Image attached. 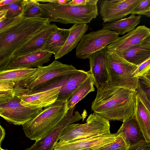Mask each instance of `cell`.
Returning <instances> with one entry per match:
<instances>
[{"instance_id": "1", "label": "cell", "mask_w": 150, "mask_h": 150, "mask_svg": "<svg viewBox=\"0 0 150 150\" xmlns=\"http://www.w3.org/2000/svg\"><path fill=\"white\" fill-rule=\"evenodd\" d=\"M136 92L105 83L97 88L91 109L109 121L123 122L134 114Z\"/></svg>"}, {"instance_id": "2", "label": "cell", "mask_w": 150, "mask_h": 150, "mask_svg": "<svg viewBox=\"0 0 150 150\" xmlns=\"http://www.w3.org/2000/svg\"><path fill=\"white\" fill-rule=\"evenodd\" d=\"M50 21L47 18H25L0 31V71L7 69L15 52Z\"/></svg>"}, {"instance_id": "3", "label": "cell", "mask_w": 150, "mask_h": 150, "mask_svg": "<svg viewBox=\"0 0 150 150\" xmlns=\"http://www.w3.org/2000/svg\"><path fill=\"white\" fill-rule=\"evenodd\" d=\"M98 1L88 0L86 4L80 6L49 3H39V5L43 13L42 18L48 19L50 22L87 24L98 15Z\"/></svg>"}, {"instance_id": "4", "label": "cell", "mask_w": 150, "mask_h": 150, "mask_svg": "<svg viewBox=\"0 0 150 150\" xmlns=\"http://www.w3.org/2000/svg\"><path fill=\"white\" fill-rule=\"evenodd\" d=\"M68 110L67 100H56L44 108L22 125L26 137L36 141L45 136L64 118Z\"/></svg>"}, {"instance_id": "5", "label": "cell", "mask_w": 150, "mask_h": 150, "mask_svg": "<svg viewBox=\"0 0 150 150\" xmlns=\"http://www.w3.org/2000/svg\"><path fill=\"white\" fill-rule=\"evenodd\" d=\"M105 58L110 81L112 86L136 91L138 78H134L133 72L138 66L127 61L122 53L107 50Z\"/></svg>"}, {"instance_id": "6", "label": "cell", "mask_w": 150, "mask_h": 150, "mask_svg": "<svg viewBox=\"0 0 150 150\" xmlns=\"http://www.w3.org/2000/svg\"><path fill=\"white\" fill-rule=\"evenodd\" d=\"M84 124L72 123L66 126L58 142H64L96 137L110 133L109 121L95 112L88 116Z\"/></svg>"}, {"instance_id": "7", "label": "cell", "mask_w": 150, "mask_h": 150, "mask_svg": "<svg viewBox=\"0 0 150 150\" xmlns=\"http://www.w3.org/2000/svg\"><path fill=\"white\" fill-rule=\"evenodd\" d=\"M119 37L115 32L102 28L84 34L77 44L76 55L79 59H88L94 53L105 48Z\"/></svg>"}, {"instance_id": "8", "label": "cell", "mask_w": 150, "mask_h": 150, "mask_svg": "<svg viewBox=\"0 0 150 150\" xmlns=\"http://www.w3.org/2000/svg\"><path fill=\"white\" fill-rule=\"evenodd\" d=\"M37 68V70L28 79L15 87L32 90L57 77L73 74L79 71L71 64H64L56 60L48 66H40Z\"/></svg>"}, {"instance_id": "9", "label": "cell", "mask_w": 150, "mask_h": 150, "mask_svg": "<svg viewBox=\"0 0 150 150\" xmlns=\"http://www.w3.org/2000/svg\"><path fill=\"white\" fill-rule=\"evenodd\" d=\"M42 109H31L24 106L19 96L15 94L13 98L0 104V116L11 124L23 125Z\"/></svg>"}, {"instance_id": "10", "label": "cell", "mask_w": 150, "mask_h": 150, "mask_svg": "<svg viewBox=\"0 0 150 150\" xmlns=\"http://www.w3.org/2000/svg\"><path fill=\"white\" fill-rule=\"evenodd\" d=\"M74 107L69 109L64 118L53 129L47 134L35 141L30 147L25 150H53L54 144L58 141L64 128L70 124L77 122L83 118L78 111L73 114Z\"/></svg>"}, {"instance_id": "11", "label": "cell", "mask_w": 150, "mask_h": 150, "mask_svg": "<svg viewBox=\"0 0 150 150\" xmlns=\"http://www.w3.org/2000/svg\"><path fill=\"white\" fill-rule=\"evenodd\" d=\"M142 0H105L100 5L103 23L123 18Z\"/></svg>"}, {"instance_id": "12", "label": "cell", "mask_w": 150, "mask_h": 150, "mask_svg": "<svg viewBox=\"0 0 150 150\" xmlns=\"http://www.w3.org/2000/svg\"><path fill=\"white\" fill-rule=\"evenodd\" d=\"M111 133L101 135L75 141L57 142L53 150H98L114 141L118 135Z\"/></svg>"}, {"instance_id": "13", "label": "cell", "mask_w": 150, "mask_h": 150, "mask_svg": "<svg viewBox=\"0 0 150 150\" xmlns=\"http://www.w3.org/2000/svg\"><path fill=\"white\" fill-rule=\"evenodd\" d=\"M62 86L34 93L28 91L18 95L21 104L31 109L42 108L48 106L57 100Z\"/></svg>"}, {"instance_id": "14", "label": "cell", "mask_w": 150, "mask_h": 150, "mask_svg": "<svg viewBox=\"0 0 150 150\" xmlns=\"http://www.w3.org/2000/svg\"><path fill=\"white\" fill-rule=\"evenodd\" d=\"M150 37V29L145 25H139L130 32L107 46L108 50L122 52L128 49L137 45Z\"/></svg>"}, {"instance_id": "15", "label": "cell", "mask_w": 150, "mask_h": 150, "mask_svg": "<svg viewBox=\"0 0 150 150\" xmlns=\"http://www.w3.org/2000/svg\"><path fill=\"white\" fill-rule=\"evenodd\" d=\"M107 49L105 47L92 54L88 59L89 71L97 88L103 84L109 82V76L105 58Z\"/></svg>"}, {"instance_id": "16", "label": "cell", "mask_w": 150, "mask_h": 150, "mask_svg": "<svg viewBox=\"0 0 150 150\" xmlns=\"http://www.w3.org/2000/svg\"><path fill=\"white\" fill-rule=\"evenodd\" d=\"M52 54L42 50L13 58L7 69L38 67L49 62Z\"/></svg>"}, {"instance_id": "17", "label": "cell", "mask_w": 150, "mask_h": 150, "mask_svg": "<svg viewBox=\"0 0 150 150\" xmlns=\"http://www.w3.org/2000/svg\"><path fill=\"white\" fill-rule=\"evenodd\" d=\"M58 28L55 24H50L45 27L17 50L13 58L42 50L50 35Z\"/></svg>"}, {"instance_id": "18", "label": "cell", "mask_w": 150, "mask_h": 150, "mask_svg": "<svg viewBox=\"0 0 150 150\" xmlns=\"http://www.w3.org/2000/svg\"><path fill=\"white\" fill-rule=\"evenodd\" d=\"M121 53L128 62L139 65L150 58V37Z\"/></svg>"}, {"instance_id": "19", "label": "cell", "mask_w": 150, "mask_h": 150, "mask_svg": "<svg viewBox=\"0 0 150 150\" xmlns=\"http://www.w3.org/2000/svg\"><path fill=\"white\" fill-rule=\"evenodd\" d=\"M88 29L87 24H74L69 29L70 32L64 45L54 57L55 59L60 58L77 47L82 37Z\"/></svg>"}, {"instance_id": "20", "label": "cell", "mask_w": 150, "mask_h": 150, "mask_svg": "<svg viewBox=\"0 0 150 150\" xmlns=\"http://www.w3.org/2000/svg\"><path fill=\"white\" fill-rule=\"evenodd\" d=\"M134 114L145 141L150 142V111L143 103L137 91Z\"/></svg>"}, {"instance_id": "21", "label": "cell", "mask_w": 150, "mask_h": 150, "mask_svg": "<svg viewBox=\"0 0 150 150\" xmlns=\"http://www.w3.org/2000/svg\"><path fill=\"white\" fill-rule=\"evenodd\" d=\"M91 75L89 71L79 70L73 74L62 86L57 100H68L79 86Z\"/></svg>"}, {"instance_id": "22", "label": "cell", "mask_w": 150, "mask_h": 150, "mask_svg": "<svg viewBox=\"0 0 150 150\" xmlns=\"http://www.w3.org/2000/svg\"><path fill=\"white\" fill-rule=\"evenodd\" d=\"M117 133H121L130 145L142 140H145L134 114L123 122Z\"/></svg>"}, {"instance_id": "23", "label": "cell", "mask_w": 150, "mask_h": 150, "mask_svg": "<svg viewBox=\"0 0 150 150\" xmlns=\"http://www.w3.org/2000/svg\"><path fill=\"white\" fill-rule=\"evenodd\" d=\"M141 16L131 14L129 17L103 24V28L116 32L119 35H123L134 29L141 21Z\"/></svg>"}, {"instance_id": "24", "label": "cell", "mask_w": 150, "mask_h": 150, "mask_svg": "<svg viewBox=\"0 0 150 150\" xmlns=\"http://www.w3.org/2000/svg\"><path fill=\"white\" fill-rule=\"evenodd\" d=\"M69 32V29L58 27L50 35L42 50L55 55L64 45Z\"/></svg>"}, {"instance_id": "25", "label": "cell", "mask_w": 150, "mask_h": 150, "mask_svg": "<svg viewBox=\"0 0 150 150\" xmlns=\"http://www.w3.org/2000/svg\"><path fill=\"white\" fill-rule=\"evenodd\" d=\"M37 70V68L7 69L0 71V82L14 83L15 86L21 85Z\"/></svg>"}, {"instance_id": "26", "label": "cell", "mask_w": 150, "mask_h": 150, "mask_svg": "<svg viewBox=\"0 0 150 150\" xmlns=\"http://www.w3.org/2000/svg\"><path fill=\"white\" fill-rule=\"evenodd\" d=\"M94 85L93 80L91 75L79 86L67 100L68 110L74 107L75 105L88 93L95 91Z\"/></svg>"}, {"instance_id": "27", "label": "cell", "mask_w": 150, "mask_h": 150, "mask_svg": "<svg viewBox=\"0 0 150 150\" xmlns=\"http://www.w3.org/2000/svg\"><path fill=\"white\" fill-rule=\"evenodd\" d=\"M40 2L35 0H23L21 16L25 18H42L43 13L40 7Z\"/></svg>"}, {"instance_id": "28", "label": "cell", "mask_w": 150, "mask_h": 150, "mask_svg": "<svg viewBox=\"0 0 150 150\" xmlns=\"http://www.w3.org/2000/svg\"><path fill=\"white\" fill-rule=\"evenodd\" d=\"M118 134L114 141L98 150H127L130 146L129 143L121 133Z\"/></svg>"}, {"instance_id": "29", "label": "cell", "mask_w": 150, "mask_h": 150, "mask_svg": "<svg viewBox=\"0 0 150 150\" xmlns=\"http://www.w3.org/2000/svg\"><path fill=\"white\" fill-rule=\"evenodd\" d=\"M73 74L57 77L39 86L33 90H29L28 92L30 93L36 92L54 87L62 86L71 77Z\"/></svg>"}, {"instance_id": "30", "label": "cell", "mask_w": 150, "mask_h": 150, "mask_svg": "<svg viewBox=\"0 0 150 150\" xmlns=\"http://www.w3.org/2000/svg\"><path fill=\"white\" fill-rule=\"evenodd\" d=\"M23 0L0 7V11L7 10L6 18L10 19L20 15L22 12Z\"/></svg>"}, {"instance_id": "31", "label": "cell", "mask_w": 150, "mask_h": 150, "mask_svg": "<svg viewBox=\"0 0 150 150\" xmlns=\"http://www.w3.org/2000/svg\"><path fill=\"white\" fill-rule=\"evenodd\" d=\"M130 14L150 16V0H142L131 11Z\"/></svg>"}, {"instance_id": "32", "label": "cell", "mask_w": 150, "mask_h": 150, "mask_svg": "<svg viewBox=\"0 0 150 150\" xmlns=\"http://www.w3.org/2000/svg\"><path fill=\"white\" fill-rule=\"evenodd\" d=\"M150 74V58L138 66L133 72L134 78H138L144 75Z\"/></svg>"}, {"instance_id": "33", "label": "cell", "mask_w": 150, "mask_h": 150, "mask_svg": "<svg viewBox=\"0 0 150 150\" xmlns=\"http://www.w3.org/2000/svg\"><path fill=\"white\" fill-rule=\"evenodd\" d=\"M138 85L150 98V74L139 78Z\"/></svg>"}, {"instance_id": "34", "label": "cell", "mask_w": 150, "mask_h": 150, "mask_svg": "<svg viewBox=\"0 0 150 150\" xmlns=\"http://www.w3.org/2000/svg\"><path fill=\"white\" fill-rule=\"evenodd\" d=\"M127 150H150V142L141 141L130 145Z\"/></svg>"}, {"instance_id": "35", "label": "cell", "mask_w": 150, "mask_h": 150, "mask_svg": "<svg viewBox=\"0 0 150 150\" xmlns=\"http://www.w3.org/2000/svg\"><path fill=\"white\" fill-rule=\"evenodd\" d=\"M21 17V14L18 16L10 19H6V17L0 18V31L16 22Z\"/></svg>"}, {"instance_id": "36", "label": "cell", "mask_w": 150, "mask_h": 150, "mask_svg": "<svg viewBox=\"0 0 150 150\" xmlns=\"http://www.w3.org/2000/svg\"><path fill=\"white\" fill-rule=\"evenodd\" d=\"M15 95L14 90L0 91V104L5 102L13 98Z\"/></svg>"}, {"instance_id": "37", "label": "cell", "mask_w": 150, "mask_h": 150, "mask_svg": "<svg viewBox=\"0 0 150 150\" xmlns=\"http://www.w3.org/2000/svg\"><path fill=\"white\" fill-rule=\"evenodd\" d=\"M15 84L13 82H0V91H8L14 90Z\"/></svg>"}, {"instance_id": "38", "label": "cell", "mask_w": 150, "mask_h": 150, "mask_svg": "<svg viewBox=\"0 0 150 150\" xmlns=\"http://www.w3.org/2000/svg\"><path fill=\"white\" fill-rule=\"evenodd\" d=\"M38 1L56 4H63L68 3L70 0H38Z\"/></svg>"}, {"instance_id": "39", "label": "cell", "mask_w": 150, "mask_h": 150, "mask_svg": "<svg viewBox=\"0 0 150 150\" xmlns=\"http://www.w3.org/2000/svg\"><path fill=\"white\" fill-rule=\"evenodd\" d=\"M88 0H71L68 4L73 6H80L85 5Z\"/></svg>"}, {"instance_id": "40", "label": "cell", "mask_w": 150, "mask_h": 150, "mask_svg": "<svg viewBox=\"0 0 150 150\" xmlns=\"http://www.w3.org/2000/svg\"><path fill=\"white\" fill-rule=\"evenodd\" d=\"M19 0H0V7L10 4L17 2Z\"/></svg>"}, {"instance_id": "41", "label": "cell", "mask_w": 150, "mask_h": 150, "mask_svg": "<svg viewBox=\"0 0 150 150\" xmlns=\"http://www.w3.org/2000/svg\"><path fill=\"white\" fill-rule=\"evenodd\" d=\"M5 135V130L3 127L0 124V145L4 140Z\"/></svg>"}, {"instance_id": "42", "label": "cell", "mask_w": 150, "mask_h": 150, "mask_svg": "<svg viewBox=\"0 0 150 150\" xmlns=\"http://www.w3.org/2000/svg\"><path fill=\"white\" fill-rule=\"evenodd\" d=\"M7 13V10L0 11V18L4 17H6Z\"/></svg>"}, {"instance_id": "43", "label": "cell", "mask_w": 150, "mask_h": 150, "mask_svg": "<svg viewBox=\"0 0 150 150\" xmlns=\"http://www.w3.org/2000/svg\"><path fill=\"white\" fill-rule=\"evenodd\" d=\"M0 150H8L7 149H3L1 147V146L0 145Z\"/></svg>"}]
</instances>
